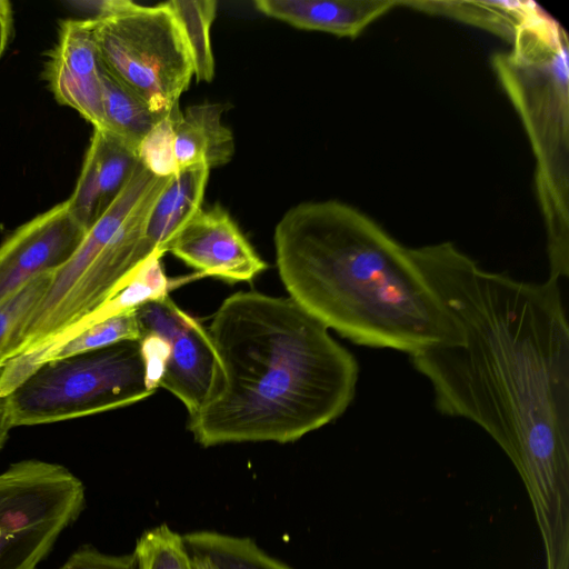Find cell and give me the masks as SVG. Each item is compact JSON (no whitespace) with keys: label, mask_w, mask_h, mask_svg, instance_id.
Listing matches in <instances>:
<instances>
[{"label":"cell","mask_w":569,"mask_h":569,"mask_svg":"<svg viewBox=\"0 0 569 569\" xmlns=\"http://www.w3.org/2000/svg\"><path fill=\"white\" fill-rule=\"evenodd\" d=\"M226 107L204 102L180 111L174 124V157L179 171L199 163L211 169L231 160L233 134L221 121Z\"/></svg>","instance_id":"15"},{"label":"cell","mask_w":569,"mask_h":569,"mask_svg":"<svg viewBox=\"0 0 569 569\" xmlns=\"http://www.w3.org/2000/svg\"><path fill=\"white\" fill-rule=\"evenodd\" d=\"M101 82L104 130L112 132L137 151L144 136L163 117L153 113L142 100L120 84L103 67Z\"/></svg>","instance_id":"18"},{"label":"cell","mask_w":569,"mask_h":569,"mask_svg":"<svg viewBox=\"0 0 569 569\" xmlns=\"http://www.w3.org/2000/svg\"><path fill=\"white\" fill-rule=\"evenodd\" d=\"M399 6L481 28L510 43L541 10L530 1L400 0Z\"/></svg>","instance_id":"16"},{"label":"cell","mask_w":569,"mask_h":569,"mask_svg":"<svg viewBox=\"0 0 569 569\" xmlns=\"http://www.w3.org/2000/svg\"><path fill=\"white\" fill-rule=\"evenodd\" d=\"M207 330L221 378L188 420L203 447L292 442L339 418L355 397L356 358L290 297L236 292Z\"/></svg>","instance_id":"2"},{"label":"cell","mask_w":569,"mask_h":569,"mask_svg":"<svg viewBox=\"0 0 569 569\" xmlns=\"http://www.w3.org/2000/svg\"><path fill=\"white\" fill-rule=\"evenodd\" d=\"M136 316L140 337H156L164 348L159 387L177 397L189 416L197 413L221 378L208 330L180 309L169 295L142 303L136 309Z\"/></svg>","instance_id":"8"},{"label":"cell","mask_w":569,"mask_h":569,"mask_svg":"<svg viewBox=\"0 0 569 569\" xmlns=\"http://www.w3.org/2000/svg\"><path fill=\"white\" fill-rule=\"evenodd\" d=\"M167 4L176 14L187 40L197 81L210 82L214 74L210 29L217 14L213 0H171Z\"/></svg>","instance_id":"20"},{"label":"cell","mask_w":569,"mask_h":569,"mask_svg":"<svg viewBox=\"0 0 569 569\" xmlns=\"http://www.w3.org/2000/svg\"><path fill=\"white\" fill-rule=\"evenodd\" d=\"M52 273L38 276L19 291L0 302V368L3 366L4 353L10 339L44 295Z\"/></svg>","instance_id":"23"},{"label":"cell","mask_w":569,"mask_h":569,"mask_svg":"<svg viewBox=\"0 0 569 569\" xmlns=\"http://www.w3.org/2000/svg\"><path fill=\"white\" fill-rule=\"evenodd\" d=\"M13 36V10L11 2L0 0V60L10 46Z\"/></svg>","instance_id":"26"},{"label":"cell","mask_w":569,"mask_h":569,"mask_svg":"<svg viewBox=\"0 0 569 569\" xmlns=\"http://www.w3.org/2000/svg\"><path fill=\"white\" fill-rule=\"evenodd\" d=\"M63 4L71 11L81 16L80 19L94 22L102 21L133 4L129 0H71Z\"/></svg>","instance_id":"25"},{"label":"cell","mask_w":569,"mask_h":569,"mask_svg":"<svg viewBox=\"0 0 569 569\" xmlns=\"http://www.w3.org/2000/svg\"><path fill=\"white\" fill-rule=\"evenodd\" d=\"M171 252L197 271L228 283L251 282L268 264L221 206L200 209L168 244Z\"/></svg>","instance_id":"10"},{"label":"cell","mask_w":569,"mask_h":569,"mask_svg":"<svg viewBox=\"0 0 569 569\" xmlns=\"http://www.w3.org/2000/svg\"><path fill=\"white\" fill-rule=\"evenodd\" d=\"M461 340L410 355L438 410L481 427L518 471L546 563L569 559V327L560 281L483 269L451 242L409 248Z\"/></svg>","instance_id":"1"},{"label":"cell","mask_w":569,"mask_h":569,"mask_svg":"<svg viewBox=\"0 0 569 569\" xmlns=\"http://www.w3.org/2000/svg\"><path fill=\"white\" fill-rule=\"evenodd\" d=\"M58 569H139V563L134 551L127 555L112 556L84 545L72 552Z\"/></svg>","instance_id":"24"},{"label":"cell","mask_w":569,"mask_h":569,"mask_svg":"<svg viewBox=\"0 0 569 569\" xmlns=\"http://www.w3.org/2000/svg\"><path fill=\"white\" fill-rule=\"evenodd\" d=\"M84 505L82 481L64 466L11 463L0 473V569H37Z\"/></svg>","instance_id":"7"},{"label":"cell","mask_w":569,"mask_h":569,"mask_svg":"<svg viewBox=\"0 0 569 569\" xmlns=\"http://www.w3.org/2000/svg\"><path fill=\"white\" fill-rule=\"evenodd\" d=\"M1 372V368H0ZM14 428L12 423L9 396H4L0 390V450L9 438L10 430Z\"/></svg>","instance_id":"27"},{"label":"cell","mask_w":569,"mask_h":569,"mask_svg":"<svg viewBox=\"0 0 569 569\" xmlns=\"http://www.w3.org/2000/svg\"><path fill=\"white\" fill-rule=\"evenodd\" d=\"M565 29L540 10L493 69L526 129L547 233L549 278L569 274V69Z\"/></svg>","instance_id":"4"},{"label":"cell","mask_w":569,"mask_h":569,"mask_svg":"<svg viewBox=\"0 0 569 569\" xmlns=\"http://www.w3.org/2000/svg\"><path fill=\"white\" fill-rule=\"evenodd\" d=\"M158 388L139 340L40 365L10 393L13 427L37 426L130 406Z\"/></svg>","instance_id":"5"},{"label":"cell","mask_w":569,"mask_h":569,"mask_svg":"<svg viewBox=\"0 0 569 569\" xmlns=\"http://www.w3.org/2000/svg\"><path fill=\"white\" fill-rule=\"evenodd\" d=\"M138 163L132 148L112 132L93 128L81 172L67 200L87 231L121 192Z\"/></svg>","instance_id":"12"},{"label":"cell","mask_w":569,"mask_h":569,"mask_svg":"<svg viewBox=\"0 0 569 569\" xmlns=\"http://www.w3.org/2000/svg\"><path fill=\"white\" fill-rule=\"evenodd\" d=\"M159 253H152L138 268L132 280L121 290L111 296L92 313L72 325L70 328L52 339V343L62 342L77 335L82 329L103 319L127 310L137 309L142 303L169 295V291L182 283V280L168 278L161 264Z\"/></svg>","instance_id":"17"},{"label":"cell","mask_w":569,"mask_h":569,"mask_svg":"<svg viewBox=\"0 0 569 569\" xmlns=\"http://www.w3.org/2000/svg\"><path fill=\"white\" fill-rule=\"evenodd\" d=\"M256 9L305 30L356 38L399 0H257Z\"/></svg>","instance_id":"13"},{"label":"cell","mask_w":569,"mask_h":569,"mask_svg":"<svg viewBox=\"0 0 569 569\" xmlns=\"http://www.w3.org/2000/svg\"><path fill=\"white\" fill-rule=\"evenodd\" d=\"M86 233L67 200L12 231L0 244V302L38 276L64 266Z\"/></svg>","instance_id":"9"},{"label":"cell","mask_w":569,"mask_h":569,"mask_svg":"<svg viewBox=\"0 0 569 569\" xmlns=\"http://www.w3.org/2000/svg\"><path fill=\"white\" fill-rule=\"evenodd\" d=\"M190 553L192 569H220L209 556L192 551H190Z\"/></svg>","instance_id":"28"},{"label":"cell","mask_w":569,"mask_h":569,"mask_svg":"<svg viewBox=\"0 0 569 569\" xmlns=\"http://www.w3.org/2000/svg\"><path fill=\"white\" fill-rule=\"evenodd\" d=\"M104 70L157 116L178 107L193 77L183 30L170 7L133 4L94 23Z\"/></svg>","instance_id":"6"},{"label":"cell","mask_w":569,"mask_h":569,"mask_svg":"<svg viewBox=\"0 0 569 569\" xmlns=\"http://www.w3.org/2000/svg\"><path fill=\"white\" fill-rule=\"evenodd\" d=\"M133 551L139 569H192L183 536L167 523L143 531Z\"/></svg>","instance_id":"21"},{"label":"cell","mask_w":569,"mask_h":569,"mask_svg":"<svg viewBox=\"0 0 569 569\" xmlns=\"http://www.w3.org/2000/svg\"><path fill=\"white\" fill-rule=\"evenodd\" d=\"M94 23L80 18L61 20L57 42L46 53L42 74L60 104L74 109L94 129L104 130L102 66Z\"/></svg>","instance_id":"11"},{"label":"cell","mask_w":569,"mask_h":569,"mask_svg":"<svg viewBox=\"0 0 569 569\" xmlns=\"http://www.w3.org/2000/svg\"><path fill=\"white\" fill-rule=\"evenodd\" d=\"M189 551L209 556L220 569H293L264 551L249 537L212 530L182 535Z\"/></svg>","instance_id":"19"},{"label":"cell","mask_w":569,"mask_h":569,"mask_svg":"<svg viewBox=\"0 0 569 569\" xmlns=\"http://www.w3.org/2000/svg\"><path fill=\"white\" fill-rule=\"evenodd\" d=\"M210 168L204 163L180 170L153 203L144 224L142 247L163 256L179 230L201 209Z\"/></svg>","instance_id":"14"},{"label":"cell","mask_w":569,"mask_h":569,"mask_svg":"<svg viewBox=\"0 0 569 569\" xmlns=\"http://www.w3.org/2000/svg\"><path fill=\"white\" fill-rule=\"evenodd\" d=\"M273 242L289 297L353 343L412 355L461 340L409 248L358 209L299 203L277 223Z\"/></svg>","instance_id":"3"},{"label":"cell","mask_w":569,"mask_h":569,"mask_svg":"<svg viewBox=\"0 0 569 569\" xmlns=\"http://www.w3.org/2000/svg\"><path fill=\"white\" fill-rule=\"evenodd\" d=\"M179 106L160 119L137 148V157L144 169L157 177H173L179 172L174 157V124Z\"/></svg>","instance_id":"22"}]
</instances>
